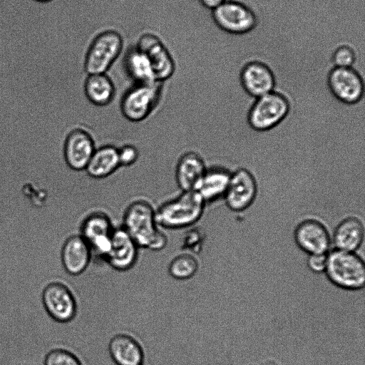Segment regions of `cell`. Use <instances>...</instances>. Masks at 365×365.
Here are the masks:
<instances>
[{"mask_svg":"<svg viewBox=\"0 0 365 365\" xmlns=\"http://www.w3.org/2000/svg\"><path fill=\"white\" fill-rule=\"evenodd\" d=\"M122 227L139 248L160 251L167 245V237L156 222L155 210L148 201L131 202L124 212Z\"/></svg>","mask_w":365,"mask_h":365,"instance_id":"6da1fadb","label":"cell"},{"mask_svg":"<svg viewBox=\"0 0 365 365\" xmlns=\"http://www.w3.org/2000/svg\"><path fill=\"white\" fill-rule=\"evenodd\" d=\"M205 204L196 190L182 191L179 196L155 210L157 224L172 230L190 227L202 217Z\"/></svg>","mask_w":365,"mask_h":365,"instance_id":"7a4b0ae2","label":"cell"},{"mask_svg":"<svg viewBox=\"0 0 365 365\" xmlns=\"http://www.w3.org/2000/svg\"><path fill=\"white\" fill-rule=\"evenodd\" d=\"M324 272L331 284L342 289L357 291L365 284L364 262L356 252L329 251Z\"/></svg>","mask_w":365,"mask_h":365,"instance_id":"3957f363","label":"cell"},{"mask_svg":"<svg viewBox=\"0 0 365 365\" xmlns=\"http://www.w3.org/2000/svg\"><path fill=\"white\" fill-rule=\"evenodd\" d=\"M290 104L283 94L269 92L255 98L247 114L250 126L257 131H267L278 125L289 112Z\"/></svg>","mask_w":365,"mask_h":365,"instance_id":"277c9868","label":"cell"},{"mask_svg":"<svg viewBox=\"0 0 365 365\" xmlns=\"http://www.w3.org/2000/svg\"><path fill=\"white\" fill-rule=\"evenodd\" d=\"M162 83H136L123 95L120 102L123 115L129 121L140 122L147 118L162 96Z\"/></svg>","mask_w":365,"mask_h":365,"instance_id":"5b68a950","label":"cell"},{"mask_svg":"<svg viewBox=\"0 0 365 365\" xmlns=\"http://www.w3.org/2000/svg\"><path fill=\"white\" fill-rule=\"evenodd\" d=\"M123 44L121 36L115 31H106L96 36L86 55V73H106L120 53Z\"/></svg>","mask_w":365,"mask_h":365,"instance_id":"8992f818","label":"cell"},{"mask_svg":"<svg viewBox=\"0 0 365 365\" xmlns=\"http://www.w3.org/2000/svg\"><path fill=\"white\" fill-rule=\"evenodd\" d=\"M113 228L110 217L105 212H93L84 218L79 235L89 246L92 260L105 262Z\"/></svg>","mask_w":365,"mask_h":365,"instance_id":"52a82bcc","label":"cell"},{"mask_svg":"<svg viewBox=\"0 0 365 365\" xmlns=\"http://www.w3.org/2000/svg\"><path fill=\"white\" fill-rule=\"evenodd\" d=\"M212 17L219 28L232 34L248 33L257 23L255 12L245 4L235 1H225L212 11Z\"/></svg>","mask_w":365,"mask_h":365,"instance_id":"ba28073f","label":"cell"},{"mask_svg":"<svg viewBox=\"0 0 365 365\" xmlns=\"http://www.w3.org/2000/svg\"><path fill=\"white\" fill-rule=\"evenodd\" d=\"M42 302L50 317L57 322L68 323L76 316L78 306L76 297L63 283H49L43 291Z\"/></svg>","mask_w":365,"mask_h":365,"instance_id":"9c48e42d","label":"cell"},{"mask_svg":"<svg viewBox=\"0 0 365 365\" xmlns=\"http://www.w3.org/2000/svg\"><path fill=\"white\" fill-rule=\"evenodd\" d=\"M257 194V183L255 176L249 170L240 168L231 173L223 199L230 210L242 212L252 205Z\"/></svg>","mask_w":365,"mask_h":365,"instance_id":"30bf717a","label":"cell"},{"mask_svg":"<svg viewBox=\"0 0 365 365\" xmlns=\"http://www.w3.org/2000/svg\"><path fill=\"white\" fill-rule=\"evenodd\" d=\"M294 239L297 247L310 255L327 254L331 245V236L321 221L307 218L299 222L294 230Z\"/></svg>","mask_w":365,"mask_h":365,"instance_id":"8fae6325","label":"cell"},{"mask_svg":"<svg viewBox=\"0 0 365 365\" xmlns=\"http://www.w3.org/2000/svg\"><path fill=\"white\" fill-rule=\"evenodd\" d=\"M327 84L332 95L344 104H356L364 96L363 79L351 67H334L328 75Z\"/></svg>","mask_w":365,"mask_h":365,"instance_id":"7c38bea8","label":"cell"},{"mask_svg":"<svg viewBox=\"0 0 365 365\" xmlns=\"http://www.w3.org/2000/svg\"><path fill=\"white\" fill-rule=\"evenodd\" d=\"M136 46L145 53L153 70L155 81L162 83L174 73V60L163 44L155 35L150 33L143 34L138 39Z\"/></svg>","mask_w":365,"mask_h":365,"instance_id":"4fadbf2b","label":"cell"},{"mask_svg":"<svg viewBox=\"0 0 365 365\" xmlns=\"http://www.w3.org/2000/svg\"><path fill=\"white\" fill-rule=\"evenodd\" d=\"M138 246L121 226L114 227L105 262L118 272L132 269L138 257Z\"/></svg>","mask_w":365,"mask_h":365,"instance_id":"5bb4252c","label":"cell"},{"mask_svg":"<svg viewBox=\"0 0 365 365\" xmlns=\"http://www.w3.org/2000/svg\"><path fill=\"white\" fill-rule=\"evenodd\" d=\"M95 150V142L92 135L84 129L76 128L68 134L65 140L64 158L71 169L83 170Z\"/></svg>","mask_w":365,"mask_h":365,"instance_id":"9a60e30c","label":"cell"},{"mask_svg":"<svg viewBox=\"0 0 365 365\" xmlns=\"http://www.w3.org/2000/svg\"><path fill=\"white\" fill-rule=\"evenodd\" d=\"M240 83L245 91L253 98H259L274 91L275 77L272 69L260 61H251L240 72Z\"/></svg>","mask_w":365,"mask_h":365,"instance_id":"2e32d148","label":"cell"},{"mask_svg":"<svg viewBox=\"0 0 365 365\" xmlns=\"http://www.w3.org/2000/svg\"><path fill=\"white\" fill-rule=\"evenodd\" d=\"M61 258L66 272L71 275L78 276L87 269L92 261V254L84 239L79 234L73 235L64 242Z\"/></svg>","mask_w":365,"mask_h":365,"instance_id":"e0dca14e","label":"cell"},{"mask_svg":"<svg viewBox=\"0 0 365 365\" xmlns=\"http://www.w3.org/2000/svg\"><path fill=\"white\" fill-rule=\"evenodd\" d=\"M207 167L198 153L189 151L184 153L178 161L175 179L182 191L196 190Z\"/></svg>","mask_w":365,"mask_h":365,"instance_id":"ac0fdd59","label":"cell"},{"mask_svg":"<svg viewBox=\"0 0 365 365\" xmlns=\"http://www.w3.org/2000/svg\"><path fill=\"white\" fill-rule=\"evenodd\" d=\"M364 239L362 221L350 216L341 220L336 226L331 236V244L336 250L356 252L361 247Z\"/></svg>","mask_w":365,"mask_h":365,"instance_id":"d6986e66","label":"cell"},{"mask_svg":"<svg viewBox=\"0 0 365 365\" xmlns=\"http://www.w3.org/2000/svg\"><path fill=\"white\" fill-rule=\"evenodd\" d=\"M109 354L116 365H141L144 359L140 342L128 334H118L108 343Z\"/></svg>","mask_w":365,"mask_h":365,"instance_id":"ffe728a7","label":"cell"},{"mask_svg":"<svg viewBox=\"0 0 365 365\" xmlns=\"http://www.w3.org/2000/svg\"><path fill=\"white\" fill-rule=\"evenodd\" d=\"M231 173L224 167L207 168L196 189L205 203L212 202L224 197Z\"/></svg>","mask_w":365,"mask_h":365,"instance_id":"44dd1931","label":"cell"},{"mask_svg":"<svg viewBox=\"0 0 365 365\" xmlns=\"http://www.w3.org/2000/svg\"><path fill=\"white\" fill-rule=\"evenodd\" d=\"M120 167L118 148L107 145L96 148L85 170L93 178L103 179L112 175Z\"/></svg>","mask_w":365,"mask_h":365,"instance_id":"7402d4cb","label":"cell"},{"mask_svg":"<svg viewBox=\"0 0 365 365\" xmlns=\"http://www.w3.org/2000/svg\"><path fill=\"white\" fill-rule=\"evenodd\" d=\"M84 93L93 104L106 106L114 98L115 87L106 73L89 74L84 83Z\"/></svg>","mask_w":365,"mask_h":365,"instance_id":"603a6c76","label":"cell"},{"mask_svg":"<svg viewBox=\"0 0 365 365\" xmlns=\"http://www.w3.org/2000/svg\"><path fill=\"white\" fill-rule=\"evenodd\" d=\"M125 67L130 76L136 83L155 82L152 65L143 51L137 46L126 54Z\"/></svg>","mask_w":365,"mask_h":365,"instance_id":"cb8c5ba5","label":"cell"},{"mask_svg":"<svg viewBox=\"0 0 365 365\" xmlns=\"http://www.w3.org/2000/svg\"><path fill=\"white\" fill-rule=\"evenodd\" d=\"M199 266V262L195 255L184 252L170 261L168 270L173 278L186 280L196 274Z\"/></svg>","mask_w":365,"mask_h":365,"instance_id":"d4e9b609","label":"cell"},{"mask_svg":"<svg viewBox=\"0 0 365 365\" xmlns=\"http://www.w3.org/2000/svg\"><path fill=\"white\" fill-rule=\"evenodd\" d=\"M205 241V233L200 227L188 230L182 239L181 249L192 255L199 254L203 248Z\"/></svg>","mask_w":365,"mask_h":365,"instance_id":"484cf974","label":"cell"},{"mask_svg":"<svg viewBox=\"0 0 365 365\" xmlns=\"http://www.w3.org/2000/svg\"><path fill=\"white\" fill-rule=\"evenodd\" d=\"M44 365H82L79 359L71 351L63 349L50 351L44 359Z\"/></svg>","mask_w":365,"mask_h":365,"instance_id":"4316f807","label":"cell"},{"mask_svg":"<svg viewBox=\"0 0 365 365\" xmlns=\"http://www.w3.org/2000/svg\"><path fill=\"white\" fill-rule=\"evenodd\" d=\"M356 59L355 53L352 48L343 45L339 46L333 53L332 61L335 67L350 68Z\"/></svg>","mask_w":365,"mask_h":365,"instance_id":"83f0119b","label":"cell"},{"mask_svg":"<svg viewBox=\"0 0 365 365\" xmlns=\"http://www.w3.org/2000/svg\"><path fill=\"white\" fill-rule=\"evenodd\" d=\"M118 153L120 167L131 166L137 162L139 158L138 150L131 144H126L118 148Z\"/></svg>","mask_w":365,"mask_h":365,"instance_id":"f1b7e54d","label":"cell"},{"mask_svg":"<svg viewBox=\"0 0 365 365\" xmlns=\"http://www.w3.org/2000/svg\"><path fill=\"white\" fill-rule=\"evenodd\" d=\"M327 254L308 255L307 266L313 272H324L327 264Z\"/></svg>","mask_w":365,"mask_h":365,"instance_id":"f546056e","label":"cell"},{"mask_svg":"<svg viewBox=\"0 0 365 365\" xmlns=\"http://www.w3.org/2000/svg\"><path fill=\"white\" fill-rule=\"evenodd\" d=\"M202 5L212 11L220 6L225 0H199Z\"/></svg>","mask_w":365,"mask_h":365,"instance_id":"4dcf8cb0","label":"cell"},{"mask_svg":"<svg viewBox=\"0 0 365 365\" xmlns=\"http://www.w3.org/2000/svg\"><path fill=\"white\" fill-rule=\"evenodd\" d=\"M34 1H38V2H48V1H50L51 0H34Z\"/></svg>","mask_w":365,"mask_h":365,"instance_id":"1f68e13d","label":"cell"},{"mask_svg":"<svg viewBox=\"0 0 365 365\" xmlns=\"http://www.w3.org/2000/svg\"><path fill=\"white\" fill-rule=\"evenodd\" d=\"M141 365H143V364H141Z\"/></svg>","mask_w":365,"mask_h":365,"instance_id":"d6a6232c","label":"cell"}]
</instances>
